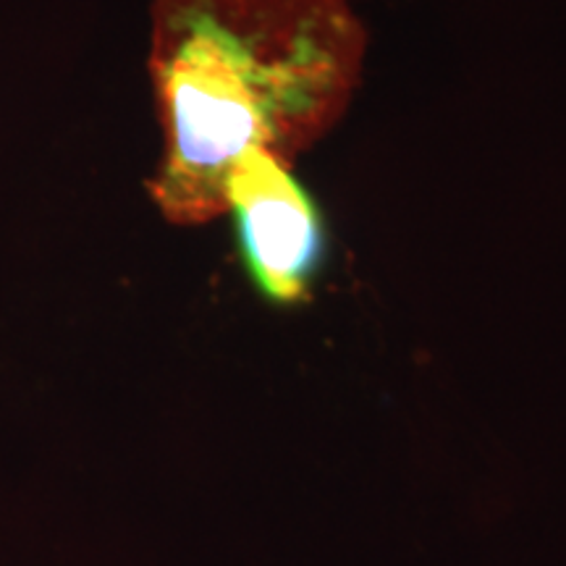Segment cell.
Segmentation results:
<instances>
[{
    "label": "cell",
    "mask_w": 566,
    "mask_h": 566,
    "mask_svg": "<svg viewBox=\"0 0 566 566\" xmlns=\"http://www.w3.org/2000/svg\"><path fill=\"white\" fill-rule=\"evenodd\" d=\"M163 158L150 197L168 223L226 212L247 150L294 168L359 87L363 21L349 0H150Z\"/></svg>",
    "instance_id": "obj_1"
},
{
    "label": "cell",
    "mask_w": 566,
    "mask_h": 566,
    "mask_svg": "<svg viewBox=\"0 0 566 566\" xmlns=\"http://www.w3.org/2000/svg\"><path fill=\"white\" fill-rule=\"evenodd\" d=\"M226 212H233L254 286L275 304L302 302L321 268L325 231L292 168L265 150H247L226 184Z\"/></svg>",
    "instance_id": "obj_2"
}]
</instances>
